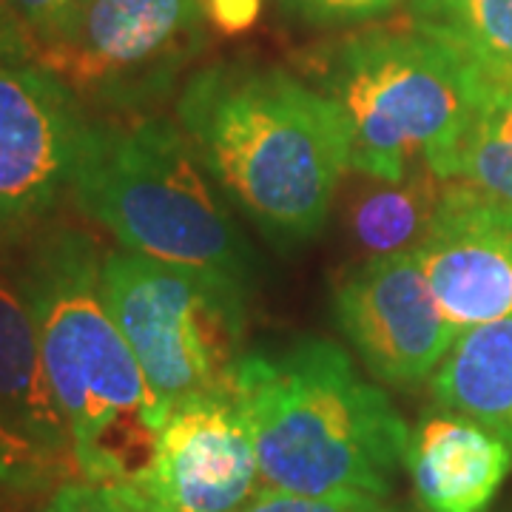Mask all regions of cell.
<instances>
[{"mask_svg":"<svg viewBox=\"0 0 512 512\" xmlns=\"http://www.w3.org/2000/svg\"><path fill=\"white\" fill-rule=\"evenodd\" d=\"M311 83L345 114L350 171L402 183L413 171L456 180L458 151L495 83L419 29H370L319 49Z\"/></svg>","mask_w":512,"mask_h":512,"instance_id":"5b68a950","label":"cell"},{"mask_svg":"<svg viewBox=\"0 0 512 512\" xmlns=\"http://www.w3.org/2000/svg\"><path fill=\"white\" fill-rule=\"evenodd\" d=\"M404 0H285L293 15L311 23H359L396 9Z\"/></svg>","mask_w":512,"mask_h":512,"instance_id":"7402d4cb","label":"cell"},{"mask_svg":"<svg viewBox=\"0 0 512 512\" xmlns=\"http://www.w3.org/2000/svg\"><path fill=\"white\" fill-rule=\"evenodd\" d=\"M404 467L424 512H487L512 470V447L478 421L430 410L410 430Z\"/></svg>","mask_w":512,"mask_h":512,"instance_id":"7c38bea8","label":"cell"},{"mask_svg":"<svg viewBox=\"0 0 512 512\" xmlns=\"http://www.w3.org/2000/svg\"><path fill=\"white\" fill-rule=\"evenodd\" d=\"M32 512H146L137 507L120 484L69 478L46 495Z\"/></svg>","mask_w":512,"mask_h":512,"instance_id":"44dd1931","label":"cell"},{"mask_svg":"<svg viewBox=\"0 0 512 512\" xmlns=\"http://www.w3.org/2000/svg\"><path fill=\"white\" fill-rule=\"evenodd\" d=\"M205 171L171 120L146 111L103 114L86 117L69 194L120 248L248 293L251 245Z\"/></svg>","mask_w":512,"mask_h":512,"instance_id":"277c9868","label":"cell"},{"mask_svg":"<svg viewBox=\"0 0 512 512\" xmlns=\"http://www.w3.org/2000/svg\"><path fill=\"white\" fill-rule=\"evenodd\" d=\"M407 18L493 83L512 80V0H410Z\"/></svg>","mask_w":512,"mask_h":512,"instance_id":"9a60e30c","label":"cell"},{"mask_svg":"<svg viewBox=\"0 0 512 512\" xmlns=\"http://www.w3.org/2000/svg\"><path fill=\"white\" fill-rule=\"evenodd\" d=\"M77 478V467L23 436L0 413V487L23 495H49L63 481Z\"/></svg>","mask_w":512,"mask_h":512,"instance_id":"ac0fdd59","label":"cell"},{"mask_svg":"<svg viewBox=\"0 0 512 512\" xmlns=\"http://www.w3.org/2000/svg\"><path fill=\"white\" fill-rule=\"evenodd\" d=\"M333 319L376 382H427L458 330L424 274L419 248L365 259L333 288Z\"/></svg>","mask_w":512,"mask_h":512,"instance_id":"30bf717a","label":"cell"},{"mask_svg":"<svg viewBox=\"0 0 512 512\" xmlns=\"http://www.w3.org/2000/svg\"><path fill=\"white\" fill-rule=\"evenodd\" d=\"M439 177L413 171L402 183H379L350 208V237L365 259L416 248L436 211Z\"/></svg>","mask_w":512,"mask_h":512,"instance_id":"2e32d148","label":"cell"},{"mask_svg":"<svg viewBox=\"0 0 512 512\" xmlns=\"http://www.w3.org/2000/svg\"><path fill=\"white\" fill-rule=\"evenodd\" d=\"M239 512H404L387 498L370 495H299L259 487Z\"/></svg>","mask_w":512,"mask_h":512,"instance_id":"ffe728a7","label":"cell"},{"mask_svg":"<svg viewBox=\"0 0 512 512\" xmlns=\"http://www.w3.org/2000/svg\"><path fill=\"white\" fill-rule=\"evenodd\" d=\"M177 123L211 180L276 245L311 242L350 168L345 114L274 66L217 63L177 97Z\"/></svg>","mask_w":512,"mask_h":512,"instance_id":"6da1fadb","label":"cell"},{"mask_svg":"<svg viewBox=\"0 0 512 512\" xmlns=\"http://www.w3.org/2000/svg\"><path fill=\"white\" fill-rule=\"evenodd\" d=\"M205 0H86L72 23L23 60L80 106L131 114L163 100L205 43Z\"/></svg>","mask_w":512,"mask_h":512,"instance_id":"52a82bcc","label":"cell"},{"mask_svg":"<svg viewBox=\"0 0 512 512\" xmlns=\"http://www.w3.org/2000/svg\"><path fill=\"white\" fill-rule=\"evenodd\" d=\"M231 387L254 436L259 487L390 498L410 430L348 350L316 336L251 350Z\"/></svg>","mask_w":512,"mask_h":512,"instance_id":"7a4b0ae2","label":"cell"},{"mask_svg":"<svg viewBox=\"0 0 512 512\" xmlns=\"http://www.w3.org/2000/svg\"><path fill=\"white\" fill-rule=\"evenodd\" d=\"M456 180L512 205V80L487 94L458 151Z\"/></svg>","mask_w":512,"mask_h":512,"instance_id":"e0dca14e","label":"cell"},{"mask_svg":"<svg viewBox=\"0 0 512 512\" xmlns=\"http://www.w3.org/2000/svg\"><path fill=\"white\" fill-rule=\"evenodd\" d=\"M0 413L43 450L74 464L72 433L43 367L35 313L6 251H0Z\"/></svg>","mask_w":512,"mask_h":512,"instance_id":"4fadbf2b","label":"cell"},{"mask_svg":"<svg viewBox=\"0 0 512 512\" xmlns=\"http://www.w3.org/2000/svg\"><path fill=\"white\" fill-rule=\"evenodd\" d=\"M100 291L163 419L185 399L231 390L248 293L126 248L106 251Z\"/></svg>","mask_w":512,"mask_h":512,"instance_id":"8992f818","label":"cell"},{"mask_svg":"<svg viewBox=\"0 0 512 512\" xmlns=\"http://www.w3.org/2000/svg\"><path fill=\"white\" fill-rule=\"evenodd\" d=\"M106 248L80 228L29 239L18 274L35 313L43 367L72 433L77 476L103 484L146 464L163 424L143 367L106 308Z\"/></svg>","mask_w":512,"mask_h":512,"instance_id":"3957f363","label":"cell"},{"mask_svg":"<svg viewBox=\"0 0 512 512\" xmlns=\"http://www.w3.org/2000/svg\"><path fill=\"white\" fill-rule=\"evenodd\" d=\"M37 498L40 495H23L0 487V512H32L40 504Z\"/></svg>","mask_w":512,"mask_h":512,"instance_id":"cb8c5ba5","label":"cell"},{"mask_svg":"<svg viewBox=\"0 0 512 512\" xmlns=\"http://www.w3.org/2000/svg\"><path fill=\"white\" fill-rule=\"evenodd\" d=\"M208 9L225 29H242L256 18V0H211Z\"/></svg>","mask_w":512,"mask_h":512,"instance_id":"603a6c76","label":"cell"},{"mask_svg":"<svg viewBox=\"0 0 512 512\" xmlns=\"http://www.w3.org/2000/svg\"><path fill=\"white\" fill-rule=\"evenodd\" d=\"M430 387L439 407L478 421L512 447V313L458 333Z\"/></svg>","mask_w":512,"mask_h":512,"instance_id":"5bb4252c","label":"cell"},{"mask_svg":"<svg viewBox=\"0 0 512 512\" xmlns=\"http://www.w3.org/2000/svg\"><path fill=\"white\" fill-rule=\"evenodd\" d=\"M501 512H512V507H507V510H501Z\"/></svg>","mask_w":512,"mask_h":512,"instance_id":"d4e9b609","label":"cell"},{"mask_svg":"<svg viewBox=\"0 0 512 512\" xmlns=\"http://www.w3.org/2000/svg\"><path fill=\"white\" fill-rule=\"evenodd\" d=\"M117 484L146 512L242 510L259 490V461L234 387L177 404L146 464Z\"/></svg>","mask_w":512,"mask_h":512,"instance_id":"ba28073f","label":"cell"},{"mask_svg":"<svg viewBox=\"0 0 512 512\" xmlns=\"http://www.w3.org/2000/svg\"><path fill=\"white\" fill-rule=\"evenodd\" d=\"M12 20V40L20 57L63 32L86 0H0Z\"/></svg>","mask_w":512,"mask_h":512,"instance_id":"d6986e66","label":"cell"},{"mask_svg":"<svg viewBox=\"0 0 512 512\" xmlns=\"http://www.w3.org/2000/svg\"><path fill=\"white\" fill-rule=\"evenodd\" d=\"M458 333L512 313V205L470 185H447L416 245Z\"/></svg>","mask_w":512,"mask_h":512,"instance_id":"8fae6325","label":"cell"},{"mask_svg":"<svg viewBox=\"0 0 512 512\" xmlns=\"http://www.w3.org/2000/svg\"><path fill=\"white\" fill-rule=\"evenodd\" d=\"M86 111L32 60H0V251L23 245L72 191Z\"/></svg>","mask_w":512,"mask_h":512,"instance_id":"9c48e42d","label":"cell"}]
</instances>
